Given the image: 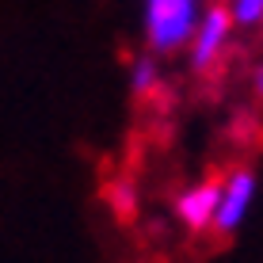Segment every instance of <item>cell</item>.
<instances>
[{"label":"cell","mask_w":263,"mask_h":263,"mask_svg":"<svg viewBox=\"0 0 263 263\" xmlns=\"http://www.w3.org/2000/svg\"><path fill=\"white\" fill-rule=\"evenodd\" d=\"M202 0H145V42L149 53L164 58L176 50H191L195 31L202 23Z\"/></svg>","instance_id":"6da1fadb"},{"label":"cell","mask_w":263,"mask_h":263,"mask_svg":"<svg viewBox=\"0 0 263 263\" xmlns=\"http://www.w3.org/2000/svg\"><path fill=\"white\" fill-rule=\"evenodd\" d=\"M233 12L229 4H210L202 12V23H198L195 31V42L191 50H187V65H191V72H210L217 65V58H221V50L229 46V34H233Z\"/></svg>","instance_id":"7a4b0ae2"},{"label":"cell","mask_w":263,"mask_h":263,"mask_svg":"<svg viewBox=\"0 0 263 263\" xmlns=\"http://www.w3.org/2000/svg\"><path fill=\"white\" fill-rule=\"evenodd\" d=\"M256 191H259L256 168H233L229 176L221 179V206H217V217H214V233L233 237L244 225L252 202H256Z\"/></svg>","instance_id":"3957f363"},{"label":"cell","mask_w":263,"mask_h":263,"mask_svg":"<svg viewBox=\"0 0 263 263\" xmlns=\"http://www.w3.org/2000/svg\"><path fill=\"white\" fill-rule=\"evenodd\" d=\"M217 206H221V183L217 179H202V183H191L176 195V217L183 221L187 233H202L214 229Z\"/></svg>","instance_id":"277c9868"},{"label":"cell","mask_w":263,"mask_h":263,"mask_svg":"<svg viewBox=\"0 0 263 263\" xmlns=\"http://www.w3.org/2000/svg\"><path fill=\"white\" fill-rule=\"evenodd\" d=\"M160 84V65H157V53H141V58L130 61V96L145 99L149 92H157Z\"/></svg>","instance_id":"5b68a950"},{"label":"cell","mask_w":263,"mask_h":263,"mask_svg":"<svg viewBox=\"0 0 263 263\" xmlns=\"http://www.w3.org/2000/svg\"><path fill=\"white\" fill-rule=\"evenodd\" d=\"M229 12L237 27H259L263 23V0H229Z\"/></svg>","instance_id":"8992f818"},{"label":"cell","mask_w":263,"mask_h":263,"mask_svg":"<svg viewBox=\"0 0 263 263\" xmlns=\"http://www.w3.org/2000/svg\"><path fill=\"white\" fill-rule=\"evenodd\" d=\"M111 206H115V214H122V217H130L134 210H138V202H134V187L130 183H111Z\"/></svg>","instance_id":"52a82bcc"},{"label":"cell","mask_w":263,"mask_h":263,"mask_svg":"<svg viewBox=\"0 0 263 263\" xmlns=\"http://www.w3.org/2000/svg\"><path fill=\"white\" fill-rule=\"evenodd\" d=\"M252 92H256V99H263V65L252 69Z\"/></svg>","instance_id":"ba28073f"}]
</instances>
